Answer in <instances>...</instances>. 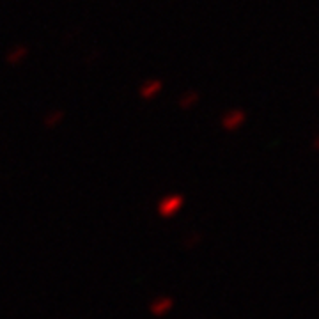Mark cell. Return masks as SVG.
<instances>
[{
	"instance_id": "cell-2",
	"label": "cell",
	"mask_w": 319,
	"mask_h": 319,
	"mask_svg": "<svg viewBox=\"0 0 319 319\" xmlns=\"http://www.w3.org/2000/svg\"><path fill=\"white\" fill-rule=\"evenodd\" d=\"M318 96H319V90H318Z\"/></svg>"
},
{
	"instance_id": "cell-1",
	"label": "cell",
	"mask_w": 319,
	"mask_h": 319,
	"mask_svg": "<svg viewBox=\"0 0 319 319\" xmlns=\"http://www.w3.org/2000/svg\"><path fill=\"white\" fill-rule=\"evenodd\" d=\"M314 145H316V147H318V149H319V137H318V139H316V142H314Z\"/></svg>"
}]
</instances>
